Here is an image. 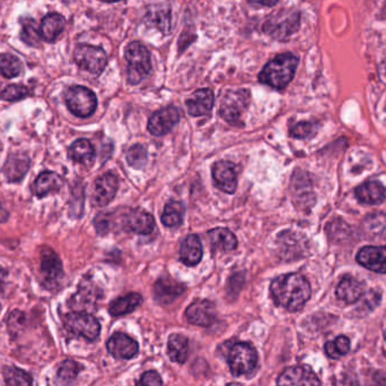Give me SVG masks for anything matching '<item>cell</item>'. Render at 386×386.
Segmentation results:
<instances>
[{
  "label": "cell",
  "mask_w": 386,
  "mask_h": 386,
  "mask_svg": "<svg viewBox=\"0 0 386 386\" xmlns=\"http://www.w3.org/2000/svg\"><path fill=\"white\" fill-rule=\"evenodd\" d=\"M272 299L276 305L289 312H297L305 306L311 298L310 282L298 273L278 276L270 287Z\"/></svg>",
  "instance_id": "6da1fadb"
},
{
  "label": "cell",
  "mask_w": 386,
  "mask_h": 386,
  "mask_svg": "<svg viewBox=\"0 0 386 386\" xmlns=\"http://www.w3.org/2000/svg\"><path fill=\"white\" fill-rule=\"evenodd\" d=\"M297 65L298 58L295 55H278L274 59L264 66L259 75V79L263 84L277 90H283L294 79Z\"/></svg>",
  "instance_id": "7a4b0ae2"
},
{
  "label": "cell",
  "mask_w": 386,
  "mask_h": 386,
  "mask_svg": "<svg viewBox=\"0 0 386 386\" xmlns=\"http://www.w3.org/2000/svg\"><path fill=\"white\" fill-rule=\"evenodd\" d=\"M300 24V11L293 8L281 9L268 17L263 31L274 39L286 40L298 30Z\"/></svg>",
  "instance_id": "3957f363"
},
{
  "label": "cell",
  "mask_w": 386,
  "mask_h": 386,
  "mask_svg": "<svg viewBox=\"0 0 386 386\" xmlns=\"http://www.w3.org/2000/svg\"><path fill=\"white\" fill-rule=\"evenodd\" d=\"M126 59L128 62L129 83L138 84L151 73V55L141 43L134 41L127 47Z\"/></svg>",
  "instance_id": "277c9868"
},
{
  "label": "cell",
  "mask_w": 386,
  "mask_h": 386,
  "mask_svg": "<svg viewBox=\"0 0 386 386\" xmlns=\"http://www.w3.org/2000/svg\"><path fill=\"white\" fill-rule=\"evenodd\" d=\"M64 101L70 113L81 118L92 116L98 107L95 93L81 85H74L68 89L64 94Z\"/></svg>",
  "instance_id": "5b68a950"
},
{
  "label": "cell",
  "mask_w": 386,
  "mask_h": 386,
  "mask_svg": "<svg viewBox=\"0 0 386 386\" xmlns=\"http://www.w3.org/2000/svg\"><path fill=\"white\" fill-rule=\"evenodd\" d=\"M257 353L252 344L238 342L230 348L228 365L234 376L249 375L255 370Z\"/></svg>",
  "instance_id": "8992f818"
},
{
  "label": "cell",
  "mask_w": 386,
  "mask_h": 386,
  "mask_svg": "<svg viewBox=\"0 0 386 386\" xmlns=\"http://www.w3.org/2000/svg\"><path fill=\"white\" fill-rule=\"evenodd\" d=\"M62 322L68 332L83 336L88 341L96 340L101 332V325L92 314L71 312L62 317Z\"/></svg>",
  "instance_id": "52a82bcc"
},
{
  "label": "cell",
  "mask_w": 386,
  "mask_h": 386,
  "mask_svg": "<svg viewBox=\"0 0 386 386\" xmlns=\"http://www.w3.org/2000/svg\"><path fill=\"white\" fill-rule=\"evenodd\" d=\"M74 59L79 68L95 76L104 71L107 64V57L103 49L94 45H77L74 51Z\"/></svg>",
  "instance_id": "ba28073f"
},
{
  "label": "cell",
  "mask_w": 386,
  "mask_h": 386,
  "mask_svg": "<svg viewBox=\"0 0 386 386\" xmlns=\"http://www.w3.org/2000/svg\"><path fill=\"white\" fill-rule=\"evenodd\" d=\"M251 100L249 90L228 91L221 100L219 115L232 125H238Z\"/></svg>",
  "instance_id": "9c48e42d"
},
{
  "label": "cell",
  "mask_w": 386,
  "mask_h": 386,
  "mask_svg": "<svg viewBox=\"0 0 386 386\" xmlns=\"http://www.w3.org/2000/svg\"><path fill=\"white\" fill-rule=\"evenodd\" d=\"M41 274L43 285L49 290H54L59 287L64 278V268L59 256L50 247L41 249Z\"/></svg>",
  "instance_id": "30bf717a"
},
{
  "label": "cell",
  "mask_w": 386,
  "mask_h": 386,
  "mask_svg": "<svg viewBox=\"0 0 386 386\" xmlns=\"http://www.w3.org/2000/svg\"><path fill=\"white\" fill-rule=\"evenodd\" d=\"M101 291L90 281H83L79 285L78 291L70 298L68 306L76 313H87L95 310L98 299L101 298Z\"/></svg>",
  "instance_id": "8fae6325"
},
{
  "label": "cell",
  "mask_w": 386,
  "mask_h": 386,
  "mask_svg": "<svg viewBox=\"0 0 386 386\" xmlns=\"http://www.w3.org/2000/svg\"><path fill=\"white\" fill-rule=\"evenodd\" d=\"M277 386H321L317 374L306 366L286 368L279 378Z\"/></svg>",
  "instance_id": "7c38bea8"
},
{
  "label": "cell",
  "mask_w": 386,
  "mask_h": 386,
  "mask_svg": "<svg viewBox=\"0 0 386 386\" xmlns=\"http://www.w3.org/2000/svg\"><path fill=\"white\" fill-rule=\"evenodd\" d=\"M217 316L215 304L206 299H198L189 305L185 310V317L191 324L208 327L213 324Z\"/></svg>",
  "instance_id": "4fadbf2b"
},
{
  "label": "cell",
  "mask_w": 386,
  "mask_h": 386,
  "mask_svg": "<svg viewBox=\"0 0 386 386\" xmlns=\"http://www.w3.org/2000/svg\"><path fill=\"white\" fill-rule=\"evenodd\" d=\"M213 178L216 186L223 192L233 194L238 187V172L230 161L221 160L213 166Z\"/></svg>",
  "instance_id": "5bb4252c"
},
{
  "label": "cell",
  "mask_w": 386,
  "mask_h": 386,
  "mask_svg": "<svg viewBox=\"0 0 386 386\" xmlns=\"http://www.w3.org/2000/svg\"><path fill=\"white\" fill-rule=\"evenodd\" d=\"M119 188V181L117 176L111 172L104 174L96 179L94 183L93 200L98 206H107L112 202Z\"/></svg>",
  "instance_id": "9a60e30c"
},
{
  "label": "cell",
  "mask_w": 386,
  "mask_h": 386,
  "mask_svg": "<svg viewBox=\"0 0 386 386\" xmlns=\"http://www.w3.org/2000/svg\"><path fill=\"white\" fill-rule=\"evenodd\" d=\"M357 262L364 268L376 272L386 273V246H366L357 254Z\"/></svg>",
  "instance_id": "2e32d148"
},
{
  "label": "cell",
  "mask_w": 386,
  "mask_h": 386,
  "mask_svg": "<svg viewBox=\"0 0 386 386\" xmlns=\"http://www.w3.org/2000/svg\"><path fill=\"white\" fill-rule=\"evenodd\" d=\"M180 122V113L177 108L168 107L157 111L151 117L148 130L154 136H163L171 132L172 128Z\"/></svg>",
  "instance_id": "e0dca14e"
},
{
  "label": "cell",
  "mask_w": 386,
  "mask_h": 386,
  "mask_svg": "<svg viewBox=\"0 0 386 386\" xmlns=\"http://www.w3.org/2000/svg\"><path fill=\"white\" fill-rule=\"evenodd\" d=\"M109 353L117 359H131L139 353V346L124 333L117 332L107 340Z\"/></svg>",
  "instance_id": "ac0fdd59"
},
{
  "label": "cell",
  "mask_w": 386,
  "mask_h": 386,
  "mask_svg": "<svg viewBox=\"0 0 386 386\" xmlns=\"http://www.w3.org/2000/svg\"><path fill=\"white\" fill-rule=\"evenodd\" d=\"M124 228L126 232L138 234H149L155 228V219L151 213L144 210H131L124 219Z\"/></svg>",
  "instance_id": "d6986e66"
},
{
  "label": "cell",
  "mask_w": 386,
  "mask_h": 386,
  "mask_svg": "<svg viewBox=\"0 0 386 386\" xmlns=\"http://www.w3.org/2000/svg\"><path fill=\"white\" fill-rule=\"evenodd\" d=\"M215 94L210 89L196 91L187 101L189 115L193 117L206 116L213 110Z\"/></svg>",
  "instance_id": "ffe728a7"
},
{
  "label": "cell",
  "mask_w": 386,
  "mask_h": 386,
  "mask_svg": "<svg viewBox=\"0 0 386 386\" xmlns=\"http://www.w3.org/2000/svg\"><path fill=\"white\" fill-rule=\"evenodd\" d=\"M185 291V285L171 278H160L154 285L155 299L160 304H171Z\"/></svg>",
  "instance_id": "44dd1931"
},
{
  "label": "cell",
  "mask_w": 386,
  "mask_h": 386,
  "mask_svg": "<svg viewBox=\"0 0 386 386\" xmlns=\"http://www.w3.org/2000/svg\"><path fill=\"white\" fill-rule=\"evenodd\" d=\"M356 196L363 204L378 205L385 200V188L380 181H366L356 188Z\"/></svg>",
  "instance_id": "7402d4cb"
},
{
  "label": "cell",
  "mask_w": 386,
  "mask_h": 386,
  "mask_svg": "<svg viewBox=\"0 0 386 386\" xmlns=\"http://www.w3.org/2000/svg\"><path fill=\"white\" fill-rule=\"evenodd\" d=\"M62 186H64V181L58 174L45 171L34 181V194L37 195V198H43L52 193L59 192Z\"/></svg>",
  "instance_id": "603a6c76"
},
{
  "label": "cell",
  "mask_w": 386,
  "mask_h": 386,
  "mask_svg": "<svg viewBox=\"0 0 386 386\" xmlns=\"http://www.w3.org/2000/svg\"><path fill=\"white\" fill-rule=\"evenodd\" d=\"M30 169V159L24 154H11L4 166V174L11 183L22 181Z\"/></svg>",
  "instance_id": "cb8c5ba5"
},
{
  "label": "cell",
  "mask_w": 386,
  "mask_h": 386,
  "mask_svg": "<svg viewBox=\"0 0 386 386\" xmlns=\"http://www.w3.org/2000/svg\"><path fill=\"white\" fill-rule=\"evenodd\" d=\"M291 192L294 194V198L298 200L302 208L312 205L314 200L312 185L308 179L306 174L296 172L294 177L291 178Z\"/></svg>",
  "instance_id": "d4e9b609"
},
{
  "label": "cell",
  "mask_w": 386,
  "mask_h": 386,
  "mask_svg": "<svg viewBox=\"0 0 386 386\" xmlns=\"http://www.w3.org/2000/svg\"><path fill=\"white\" fill-rule=\"evenodd\" d=\"M204 251H202L201 242L197 234H190L185 238L181 249H180V259L188 266H194L201 261Z\"/></svg>",
  "instance_id": "484cf974"
},
{
  "label": "cell",
  "mask_w": 386,
  "mask_h": 386,
  "mask_svg": "<svg viewBox=\"0 0 386 386\" xmlns=\"http://www.w3.org/2000/svg\"><path fill=\"white\" fill-rule=\"evenodd\" d=\"M69 158L77 164L92 166L95 161V149L88 140L79 138L71 144L69 149Z\"/></svg>",
  "instance_id": "4316f807"
},
{
  "label": "cell",
  "mask_w": 386,
  "mask_h": 386,
  "mask_svg": "<svg viewBox=\"0 0 386 386\" xmlns=\"http://www.w3.org/2000/svg\"><path fill=\"white\" fill-rule=\"evenodd\" d=\"M66 26V20L62 15L52 13L47 15L40 26L41 38L48 42H54L57 38L59 37Z\"/></svg>",
  "instance_id": "83f0119b"
},
{
  "label": "cell",
  "mask_w": 386,
  "mask_h": 386,
  "mask_svg": "<svg viewBox=\"0 0 386 386\" xmlns=\"http://www.w3.org/2000/svg\"><path fill=\"white\" fill-rule=\"evenodd\" d=\"M208 239L214 249L221 251H230L238 247V239L226 228H215L208 232Z\"/></svg>",
  "instance_id": "f1b7e54d"
},
{
  "label": "cell",
  "mask_w": 386,
  "mask_h": 386,
  "mask_svg": "<svg viewBox=\"0 0 386 386\" xmlns=\"http://www.w3.org/2000/svg\"><path fill=\"white\" fill-rule=\"evenodd\" d=\"M168 355L174 363L185 364L189 357V340L182 334H172L168 338Z\"/></svg>",
  "instance_id": "f546056e"
},
{
  "label": "cell",
  "mask_w": 386,
  "mask_h": 386,
  "mask_svg": "<svg viewBox=\"0 0 386 386\" xmlns=\"http://www.w3.org/2000/svg\"><path fill=\"white\" fill-rule=\"evenodd\" d=\"M363 295V287L353 278H344L337 287V296L346 304H353Z\"/></svg>",
  "instance_id": "4dcf8cb0"
},
{
  "label": "cell",
  "mask_w": 386,
  "mask_h": 386,
  "mask_svg": "<svg viewBox=\"0 0 386 386\" xmlns=\"http://www.w3.org/2000/svg\"><path fill=\"white\" fill-rule=\"evenodd\" d=\"M143 302L141 295L131 293L124 297H120L113 300L110 305L109 312L112 316L126 315L131 313Z\"/></svg>",
  "instance_id": "1f68e13d"
},
{
  "label": "cell",
  "mask_w": 386,
  "mask_h": 386,
  "mask_svg": "<svg viewBox=\"0 0 386 386\" xmlns=\"http://www.w3.org/2000/svg\"><path fill=\"white\" fill-rule=\"evenodd\" d=\"M183 215H185V208L182 203L172 200L166 204L163 211V225L168 228H179L183 222Z\"/></svg>",
  "instance_id": "d6a6232c"
},
{
  "label": "cell",
  "mask_w": 386,
  "mask_h": 386,
  "mask_svg": "<svg viewBox=\"0 0 386 386\" xmlns=\"http://www.w3.org/2000/svg\"><path fill=\"white\" fill-rule=\"evenodd\" d=\"M83 366L75 361H64L57 373V383L59 386H69L75 382Z\"/></svg>",
  "instance_id": "836d02e7"
},
{
  "label": "cell",
  "mask_w": 386,
  "mask_h": 386,
  "mask_svg": "<svg viewBox=\"0 0 386 386\" xmlns=\"http://www.w3.org/2000/svg\"><path fill=\"white\" fill-rule=\"evenodd\" d=\"M3 374L7 386H33V378L31 374L17 367H5Z\"/></svg>",
  "instance_id": "e575fe53"
},
{
  "label": "cell",
  "mask_w": 386,
  "mask_h": 386,
  "mask_svg": "<svg viewBox=\"0 0 386 386\" xmlns=\"http://www.w3.org/2000/svg\"><path fill=\"white\" fill-rule=\"evenodd\" d=\"M23 66L21 60L11 54L0 55V73L7 79H13L22 73Z\"/></svg>",
  "instance_id": "d590c367"
},
{
  "label": "cell",
  "mask_w": 386,
  "mask_h": 386,
  "mask_svg": "<svg viewBox=\"0 0 386 386\" xmlns=\"http://www.w3.org/2000/svg\"><path fill=\"white\" fill-rule=\"evenodd\" d=\"M325 353L330 358L339 359L342 356L347 355L350 350V341L347 336H340L333 341L325 344Z\"/></svg>",
  "instance_id": "8d00e7d4"
},
{
  "label": "cell",
  "mask_w": 386,
  "mask_h": 386,
  "mask_svg": "<svg viewBox=\"0 0 386 386\" xmlns=\"http://www.w3.org/2000/svg\"><path fill=\"white\" fill-rule=\"evenodd\" d=\"M127 161L129 166L134 169H141L147 164V151L145 147L140 144H136L134 147L129 149L127 153Z\"/></svg>",
  "instance_id": "74e56055"
},
{
  "label": "cell",
  "mask_w": 386,
  "mask_h": 386,
  "mask_svg": "<svg viewBox=\"0 0 386 386\" xmlns=\"http://www.w3.org/2000/svg\"><path fill=\"white\" fill-rule=\"evenodd\" d=\"M21 35H22L23 41L31 47H37L40 45L41 34L37 31V25L32 20H26L24 22Z\"/></svg>",
  "instance_id": "f35d334b"
},
{
  "label": "cell",
  "mask_w": 386,
  "mask_h": 386,
  "mask_svg": "<svg viewBox=\"0 0 386 386\" xmlns=\"http://www.w3.org/2000/svg\"><path fill=\"white\" fill-rule=\"evenodd\" d=\"M28 96V89L24 85L13 84L4 89L3 92L0 93V99L5 101H17V100L24 99Z\"/></svg>",
  "instance_id": "ab89813d"
},
{
  "label": "cell",
  "mask_w": 386,
  "mask_h": 386,
  "mask_svg": "<svg viewBox=\"0 0 386 386\" xmlns=\"http://www.w3.org/2000/svg\"><path fill=\"white\" fill-rule=\"evenodd\" d=\"M7 325H8L9 332H11V336H17L21 331L24 329V325H25V315L22 313V312H13L9 316L8 322H7Z\"/></svg>",
  "instance_id": "60d3db41"
},
{
  "label": "cell",
  "mask_w": 386,
  "mask_h": 386,
  "mask_svg": "<svg viewBox=\"0 0 386 386\" xmlns=\"http://www.w3.org/2000/svg\"><path fill=\"white\" fill-rule=\"evenodd\" d=\"M291 136L296 138H306L314 134V125L311 123H298L291 130Z\"/></svg>",
  "instance_id": "b9f144b4"
},
{
  "label": "cell",
  "mask_w": 386,
  "mask_h": 386,
  "mask_svg": "<svg viewBox=\"0 0 386 386\" xmlns=\"http://www.w3.org/2000/svg\"><path fill=\"white\" fill-rule=\"evenodd\" d=\"M163 382L160 374L155 370L146 372L136 386H162Z\"/></svg>",
  "instance_id": "7bdbcfd3"
},
{
  "label": "cell",
  "mask_w": 386,
  "mask_h": 386,
  "mask_svg": "<svg viewBox=\"0 0 386 386\" xmlns=\"http://www.w3.org/2000/svg\"><path fill=\"white\" fill-rule=\"evenodd\" d=\"M107 217L104 215H98L95 219V227L98 234H104L109 232V223Z\"/></svg>",
  "instance_id": "ee69618b"
},
{
  "label": "cell",
  "mask_w": 386,
  "mask_h": 386,
  "mask_svg": "<svg viewBox=\"0 0 386 386\" xmlns=\"http://www.w3.org/2000/svg\"><path fill=\"white\" fill-rule=\"evenodd\" d=\"M6 280H7V271L0 266V295L4 293L5 289Z\"/></svg>",
  "instance_id": "f6af8a7d"
},
{
  "label": "cell",
  "mask_w": 386,
  "mask_h": 386,
  "mask_svg": "<svg viewBox=\"0 0 386 386\" xmlns=\"http://www.w3.org/2000/svg\"><path fill=\"white\" fill-rule=\"evenodd\" d=\"M8 212L6 211L3 205H0V223L6 222V221L8 220Z\"/></svg>",
  "instance_id": "bcb514c9"
},
{
  "label": "cell",
  "mask_w": 386,
  "mask_h": 386,
  "mask_svg": "<svg viewBox=\"0 0 386 386\" xmlns=\"http://www.w3.org/2000/svg\"><path fill=\"white\" fill-rule=\"evenodd\" d=\"M226 386H241V385H240V384L230 383V384H228V385H226Z\"/></svg>",
  "instance_id": "7dc6e473"
},
{
  "label": "cell",
  "mask_w": 386,
  "mask_h": 386,
  "mask_svg": "<svg viewBox=\"0 0 386 386\" xmlns=\"http://www.w3.org/2000/svg\"><path fill=\"white\" fill-rule=\"evenodd\" d=\"M384 65H385V69H386V59H385V62H384Z\"/></svg>",
  "instance_id": "c3c4849f"
},
{
  "label": "cell",
  "mask_w": 386,
  "mask_h": 386,
  "mask_svg": "<svg viewBox=\"0 0 386 386\" xmlns=\"http://www.w3.org/2000/svg\"><path fill=\"white\" fill-rule=\"evenodd\" d=\"M385 340H386V332H385Z\"/></svg>",
  "instance_id": "681fc988"
}]
</instances>
